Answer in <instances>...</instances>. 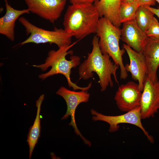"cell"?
I'll use <instances>...</instances> for the list:
<instances>
[{
    "label": "cell",
    "mask_w": 159,
    "mask_h": 159,
    "mask_svg": "<svg viewBox=\"0 0 159 159\" xmlns=\"http://www.w3.org/2000/svg\"><path fill=\"white\" fill-rule=\"evenodd\" d=\"M139 6H150L155 5L156 1L155 0H137Z\"/></svg>",
    "instance_id": "20"
},
{
    "label": "cell",
    "mask_w": 159,
    "mask_h": 159,
    "mask_svg": "<svg viewBox=\"0 0 159 159\" xmlns=\"http://www.w3.org/2000/svg\"><path fill=\"white\" fill-rule=\"evenodd\" d=\"M77 41L69 45L59 47L57 50H50L44 63L38 65H33V67L39 68L43 71H45L49 67H51L48 72L40 74L39 76V78L44 80L50 76L61 74L66 77L69 87L72 88L74 90L87 91L90 89L92 87L91 82L87 86L83 87L78 86L71 80V69L79 65L80 58L78 56L72 55L70 57V59L68 60L66 58V56L69 54H72V51L69 50L77 43Z\"/></svg>",
    "instance_id": "3"
},
{
    "label": "cell",
    "mask_w": 159,
    "mask_h": 159,
    "mask_svg": "<svg viewBox=\"0 0 159 159\" xmlns=\"http://www.w3.org/2000/svg\"><path fill=\"white\" fill-rule=\"evenodd\" d=\"M96 34L99 38V44L102 52L108 54L120 68V79H126L128 74L122 59L125 51L124 48L120 49L119 45L121 29L107 19L102 17L99 19Z\"/></svg>",
    "instance_id": "4"
},
{
    "label": "cell",
    "mask_w": 159,
    "mask_h": 159,
    "mask_svg": "<svg viewBox=\"0 0 159 159\" xmlns=\"http://www.w3.org/2000/svg\"><path fill=\"white\" fill-rule=\"evenodd\" d=\"M56 94L63 98L67 105L66 112L61 120L66 119L70 116L71 121L68 125L72 126L75 133L77 135L80 136L84 143L90 147L91 146V142L80 133L77 126L75 119L76 108L81 103L87 102L89 101L90 94L87 91L76 92L69 90L64 87H61L57 92Z\"/></svg>",
    "instance_id": "7"
},
{
    "label": "cell",
    "mask_w": 159,
    "mask_h": 159,
    "mask_svg": "<svg viewBox=\"0 0 159 159\" xmlns=\"http://www.w3.org/2000/svg\"><path fill=\"white\" fill-rule=\"evenodd\" d=\"M139 6L137 0L129 3L121 2L119 10L120 21L122 24L135 19Z\"/></svg>",
    "instance_id": "18"
},
{
    "label": "cell",
    "mask_w": 159,
    "mask_h": 159,
    "mask_svg": "<svg viewBox=\"0 0 159 159\" xmlns=\"http://www.w3.org/2000/svg\"><path fill=\"white\" fill-rule=\"evenodd\" d=\"M143 53L146 64L147 76L153 81H158L157 72L159 66V39L148 37Z\"/></svg>",
    "instance_id": "14"
},
{
    "label": "cell",
    "mask_w": 159,
    "mask_h": 159,
    "mask_svg": "<svg viewBox=\"0 0 159 159\" xmlns=\"http://www.w3.org/2000/svg\"><path fill=\"white\" fill-rule=\"evenodd\" d=\"M135 0H122V2L124 3H129L134 2Z\"/></svg>",
    "instance_id": "23"
},
{
    "label": "cell",
    "mask_w": 159,
    "mask_h": 159,
    "mask_svg": "<svg viewBox=\"0 0 159 159\" xmlns=\"http://www.w3.org/2000/svg\"><path fill=\"white\" fill-rule=\"evenodd\" d=\"M100 17L94 4H71L64 15V29L80 39L96 33Z\"/></svg>",
    "instance_id": "2"
},
{
    "label": "cell",
    "mask_w": 159,
    "mask_h": 159,
    "mask_svg": "<svg viewBox=\"0 0 159 159\" xmlns=\"http://www.w3.org/2000/svg\"><path fill=\"white\" fill-rule=\"evenodd\" d=\"M67 0H24L30 12L54 23L60 17Z\"/></svg>",
    "instance_id": "8"
},
{
    "label": "cell",
    "mask_w": 159,
    "mask_h": 159,
    "mask_svg": "<svg viewBox=\"0 0 159 159\" xmlns=\"http://www.w3.org/2000/svg\"><path fill=\"white\" fill-rule=\"evenodd\" d=\"M44 95H41L36 102L37 112L33 125L30 127L27 136V142L29 146V158L30 159L35 146L37 143L41 134V117L40 112Z\"/></svg>",
    "instance_id": "16"
},
{
    "label": "cell",
    "mask_w": 159,
    "mask_h": 159,
    "mask_svg": "<svg viewBox=\"0 0 159 159\" xmlns=\"http://www.w3.org/2000/svg\"><path fill=\"white\" fill-rule=\"evenodd\" d=\"M6 8L5 14L0 18V33L11 41L15 39L14 28L17 19L21 15L30 13L28 8L17 10L12 7L8 0H4Z\"/></svg>",
    "instance_id": "13"
},
{
    "label": "cell",
    "mask_w": 159,
    "mask_h": 159,
    "mask_svg": "<svg viewBox=\"0 0 159 159\" xmlns=\"http://www.w3.org/2000/svg\"><path fill=\"white\" fill-rule=\"evenodd\" d=\"M142 93L138 84L130 81L119 87L114 99L118 108L127 112L140 106Z\"/></svg>",
    "instance_id": "9"
},
{
    "label": "cell",
    "mask_w": 159,
    "mask_h": 159,
    "mask_svg": "<svg viewBox=\"0 0 159 159\" xmlns=\"http://www.w3.org/2000/svg\"><path fill=\"white\" fill-rule=\"evenodd\" d=\"M122 0H99L94 4L100 17L108 19L115 26L120 27L121 24L119 17V10Z\"/></svg>",
    "instance_id": "15"
},
{
    "label": "cell",
    "mask_w": 159,
    "mask_h": 159,
    "mask_svg": "<svg viewBox=\"0 0 159 159\" xmlns=\"http://www.w3.org/2000/svg\"><path fill=\"white\" fill-rule=\"evenodd\" d=\"M154 14L144 6H140L136 12L135 20L139 27L145 32L148 29Z\"/></svg>",
    "instance_id": "17"
},
{
    "label": "cell",
    "mask_w": 159,
    "mask_h": 159,
    "mask_svg": "<svg viewBox=\"0 0 159 159\" xmlns=\"http://www.w3.org/2000/svg\"><path fill=\"white\" fill-rule=\"evenodd\" d=\"M156 1H157L159 4V0H155Z\"/></svg>",
    "instance_id": "24"
},
{
    "label": "cell",
    "mask_w": 159,
    "mask_h": 159,
    "mask_svg": "<svg viewBox=\"0 0 159 159\" xmlns=\"http://www.w3.org/2000/svg\"><path fill=\"white\" fill-rule=\"evenodd\" d=\"M93 115L92 119L94 121H102L108 123L110 125L108 131L112 132L117 131L119 128V125L127 123L133 125L140 128L151 143L154 142L153 138L149 135L143 126L140 106L127 112L125 114L117 116H107L99 113L93 109L90 111Z\"/></svg>",
    "instance_id": "6"
},
{
    "label": "cell",
    "mask_w": 159,
    "mask_h": 159,
    "mask_svg": "<svg viewBox=\"0 0 159 159\" xmlns=\"http://www.w3.org/2000/svg\"><path fill=\"white\" fill-rule=\"evenodd\" d=\"M123 48L127 52L130 63L125 65L127 72L131 74L132 78L138 81L139 88L142 92L147 77V68L145 58L143 53L134 50L126 44H123Z\"/></svg>",
    "instance_id": "12"
},
{
    "label": "cell",
    "mask_w": 159,
    "mask_h": 159,
    "mask_svg": "<svg viewBox=\"0 0 159 159\" xmlns=\"http://www.w3.org/2000/svg\"><path fill=\"white\" fill-rule=\"evenodd\" d=\"M99 40L98 37L94 36L92 41V51L88 54L87 59L80 65L78 72L80 78L84 80L93 77V73H96L99 77L101 91L103 92L109 86L113 87L112 75L115 82L118 84L116 72L119 67L112 61L108 54L102 53Z\"/></svg>",
    "instance_id": "1"
},
{
    "label": "cell",
    "mask_w": 159,
    "mask_h": 159,
    "mask_svg": "<svg viewBox=\"0 0 159 159\" xmlns=\"http://www.w3.org/2000/svg\"><path fill=\"white\" fill-rule=\"evenodd\" d=\"M71 4H94L99 0H69Z\"/></svg>",
    "instance_id": "21"
},
{
    "label": "cell",
    "mask_w": 159,
    "mask_h": 159,
    "mask_svg": "<svg viewBox=\"0 0 159 159\" xmlns=\"http://www.w3.org/2000/svg\"><path fill=\"white\" fill-rule=\"evenodd\" d=\"M145 6L152 12L155 15H156L159 18V9L155 8L150 6Z\"/></svg>",
    "instance_id": "22"
},
{
    "label": "cell",
    "mask_w": 159,
    "mask_h": 159,
    "mask_svg": "<svg viewBox=\"0 0 159 159\" xmlns=\"http://www.w3.org/2000/svg\"><path fill=\"white\" fill-rule=\"evenodd\" d=\"M140 107L142 119L153 117L159 109V81L146 77L142 92Z\"/></svg>",
    "instance_id": "10"
},
{
    "label": "cell",
    "mask_w": 159,
    "mask_h": 159,
    "mask_svg": "<svg viewBox=\"0 0 159 159\" xmlns=\"http://www.w3.org/2000/svg\"><path fill=\"white\" fill-rule=\"evenodd\" d=\"M18 20L25 28L26 34L30 35L18 45L22 46L29 43H49L55 44L59 48L71 44L73 36L64 29L55 28L53 30L50 31L35 26L24 17H20Z\"/></svg>",
    "instance_id": "5"
},
{
    "label": "cell",
    "mask_w": 159,
    "mask_h": 159,
    "mask_svg": "<svg viewBox=\"0 0 159 159\" xmlns=\"http://www.w3.org/2000/svg\"><path fill=\"white\" fill-rule=\"evenodd\" d=\"M145 33L149 38L159 39V22L154 16Z\"/></svg>",
    "instance_id": "19"
},
{
    "label": "cell",
    "mask_w": 159,
    "mask_h": 159,
    "mask_svg": "<svg viewBox=\"0 0 159 159\" xmlns=\"http://www.w3.org/2000/svg\"><path fill=\"white\" fill-rule=\"evenodd\" d=\"M123 24L121 39L134 50L143 53L148 37L138 26L135 19Z\"/></svg>",
    "instance_id": "11"
}]
</instances>
